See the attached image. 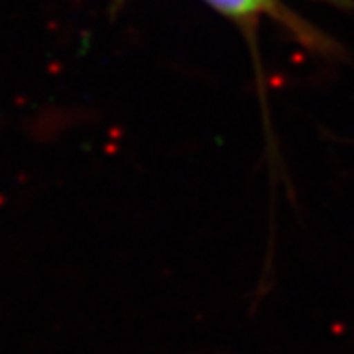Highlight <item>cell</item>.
<instances>
[{"instance_id": "6da1fadb", "label": "cell", "mask_w": 354, "mask_h": 354, "mask_svg": "<svg viewBox=\"0 0 354 354\" xmlns=\"http://www.w3.org/2000/svg\"><path fill=\"white\" fill-rule=\"evenodd\" d=\"M319 2H327V4H333V6H341V8L354 6V2H351V0H319Z\"/></svg>"}]
</instances>
